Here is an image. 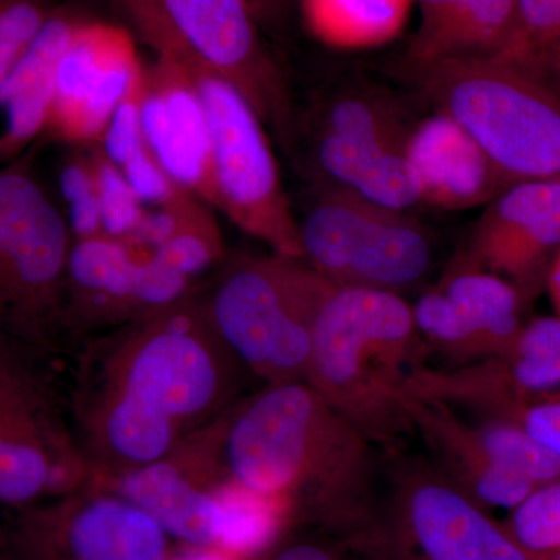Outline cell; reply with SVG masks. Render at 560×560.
I'll list each match as a JSON object with an SVG mask.
<instances>
[{"label":"cell","instance_id":"1","mask_svg":"<svg viewBox=\"0 0 560 560\" xmlns=\"http://www.w3.org/2000/svg\"><path fill=\"white\" fill-rule=\"evenodd\" d=\"M77 349L69 411L92 481L167 458L237 401L246 372L197 294Z\"/></svg>","mask_w":560,"mask_h":560},{"label":"cell","instance_id":"2","mask_svg":"<svg viewBox=\"0 0 560 560\" xmlns=\"http://www.w3.org/2000/svg\"><path fill=\"white\" fill-rule=\"evenodd\" d=\"M200 441L220 480L285 499L375 558H404L377 445L307 383L265 385L205 427Z\"/></svg>","mask_w":560,"mask_h":560},{"label":"cell","instance_id":"3","mask_svg":"<svg viewBox=\"0 0 560 560\" xmlns=\"http://www.w3.org/2000/svg\"><path fill=\"white\" fill-rule=\"evenodd\" d=\"M425 341L401 294L335 287L316 324L305 383L383 451L416 436L405 382Z\"/></svg>","mask_w":560,"mask_h":560},{"label":"cell","instance_id":"4","mask_svg":"<svg viewBox=\"0 0 560 560\" xmlns=\"http://www.w3.org/2000/svg\"><path fill=\"white\" fill-rule=\"evenodd\" d=\"M330 280L293 257L245 256L200 298L212 329L265 385L304 382Z\"/></svg>","mask_w":560,"mask_h":560},{"label":"cell","instance_id":"5","mask_svg":"<svg viewBox=\"0 0 560 560\" xmlns=\"http://www.w3.org/2000/svg\"><path fill=\"white\" fill-rule=\"evenodd\" d=\"M442 113L477 142L506 187L560 179V95L501 57L419 68Z\"/></svg>","mask_w":560,"mask_h":560},{"label":"cell","instance_id":"6","mask_svg":"<svg viewBox=\"0 0 560 560\" xmlns=\"http://www.w3.org/2000/svg\"><path fill=\"white\" fill-rule=\"evenodd\" d=\"M55 361L0 335V506H31L91 486Z\"/></svg>","mask_w":560,"mask_h":560},{"label":"cell","instance_id":"7","mask_svg":"<svg viewBox=\"0 0 560 560\" xmlns=\"http://www.w3.org/2000/svg\"><path fill=\"white\" fill-rule=\"evenodd\" d=\"M72 234L24 164L0 171V335L47 355L69 348L66 270Z\"/></svg>","mask_w":560,"mask_h":560},{"label":"cell","instance_id":"8","mask_svg":"<svg viewBox=\"0 0 560 560\" xmlns=\"http://www.w3.org/2000/svg\"><path fill=\"white\" fill-rule=\"evenodd\" d=\"M178 60L189 70L208 114L213 206L272 253L304 260L300 221L287 200L259 114L230 81Z\"/></svg>","mask_w":560,"mask_h":560},{"label":"cell","instance_id":"9","mask_svg":"<svg viewBox=\"0 0 560 560\" xmlns=\"http://www.w3.org/2000/svg\"><path fill=\"white\" fill-rule=\"evenodd\" d=\"M154 50L230 81L261 121L289 114L282 73L261 44L248 0H119Z\"/></svg>","mask_w":560,"mask_h":560},{"label":"cell","instance_id":"10","mask_svg":"<svg viewBox=\"0 0 560 560\" xmlns=\"http://www.w3.org/2000/svg\"><path fill=\"white\" fill-rule=\"evenodd\" d=\"M304 260L337 287L400 294L425 278L431 246L407 212L329 187L300 223Z\"/></svg>","mask_w":560,"mask_h":560},{"label":"cell","instance_id":"11","mask_svg":"<svg viewBox=\"0 0 560 560\" xmlns=\"http://www.w3.org/2000/svg\"><path fill=\"white\" fill-rule=\"evenodd\" d=\"M195 280L128 241H72L65 283L69 345L175 307L195 296Z\"/></svg>","mask_w":560,"mask_h":560},{"label":"cell","instance_id":"12","mask_svg":"<svg viewBox=\"0 0 560 560\" xmlns=\"http://www.w3.org/2000/svg\"><path fill=\"white\" fill-rule=\"evenodd\" d=\"M388 467L390 510L405 552L422 560H534L503 523L431 463L394 459Z\"/></svg>","mask_w":560,"mask_h":560},{"label":"cell","instance_id":"13","mask_svg":"<svg viewBox=\"0 0 560 560\" xmlns=\"http://www.w3.org/2000/svg\"><path fill=\"white\" fill-rule=\"evenodd\" d=\"M405 390L481 418L560 397V318L526 320L510 348L452 370L416 368Z\"/></svg>","mask_w":560,"mask_h":560},{"label":"cell","instance_id":"14","mask_svg":"<svg viewBox=\"0 0 560 560\" xmlns=\"http://www.w3.org/2000/svg\"><path fill=\"white\" fill-rule=\"evenodd\" d=\"M560 249V179L512 184L488 202L453 267L508 280L530 304Z\"/></svg>","mask_w":560,"mask_h":560},{"label":"cell","instance_id":"15","mask_svg":"<svg viewBox=\"0 0 560 560\" xmlns=\"http://www.w3.org/2000/svg\"><path fill=\"white\" fill-rule=\"evenodd\" d=\"M143 75L130 32L80 20L58 62L46 130L70 143L98 142L114 110Z\"/></svg>","mask_w":560,"mask_h":560},{"label":"cell","instance_id":"16","mask_svg":"<svg viewBox=\"0 0 560 560\" xmlns=\"http://www.w3.org/2000/svg\"><path fill=\"white\" fill-rule=\"evenodd\" d=\"M143 77L140 124L143 140L168 178L215 205L208 114L186 66L168 51Z\"/></svg>","mask_w":560,"mask_h":560},{"label":"cell","instance_id":"17","mask_svg":"<svg viewBox=\"0 0 560 560\" xmlns=\"http://www.w3.org/2000/svg\"><path fill=\"white\" fill-rule=\"evenodd\" d=\"M436 287L444 294L438 345L455 364L503 352L526 324L523 316L528 304L521 291L499 276L451 265Z\"/></svg>","mask_w":560,"mask_h":560},{"label":"cell","instance_id":"18","mask_svg":"<svg viewBox=\"0 0 560 560\" xmlns=\"http://www.w3.org/2000/svg\"><path fill=\"white\" fill-rule=\"evenodd\" d=\"M200 456L183 442L167 458L140 469L91 482L151 515L165 533L197 547L215 545L220 504L215 486Z\"/></svg>","mask_w":560,"mask_h":560},{"label":"cell","instance_id":"19","mask_svg":"<svg viewBox=\"0 0 560 560\" xmlns=\"http://www.w3.org/2000/svg\"><path fill=\"white\" fill-rule=\"evenodd\" d=\"M404 405L416 436L427 445L430 463L486 510L512 511L537 488L490 458L471 420L460 418L458 411L440 401L420 399L407 390Z\"/></svg>","mask_w":560,"mask_h":560},{"label":"cell","instance_id":"20","mask_svg":"<svg viewBox=\"0 0 560 560\" xmlns=\"http://www.w3.org/2000/svg\"><path fill=\"white\" fill-rule=\"evenodd\" d=\"M422 201L463 210L488 205L506 184L469 132L440 113L412 125L405 145Z\"/></svg>","mask_w":560,"mask_h":560},{"label":"cell","instance_id":"21","mask_svg":"<svg viewBox=\"0 0 560 560\" xmlns=\"http://www.w3.org/2000/svg\"><path fill=\"white\" fill-rule=\"evenodd\" d=\"M79 21L68 11L55 10L0 81V161L18 156L46 131L58 62Z\"/></svg>","mask_w":560,"mask_h":560},{"label":"cell","instance_id":"22","mask_svg":"<svg viewBox=\"0 0 560 560\" xmlns=\"http://www.w3.org/2000/svg\"><path fill=\"white\" fill-rule=\"evenodd\" d=\"M79 499L51 521L73 560H168L164 528L131 501L109 490Z\"/></svg>","mask_w":560,"mask_h":560},{"label":"cell","instance_id":"23","mask_svg":"<svg viewBox=\"0 0 560 560\" xmlns=\"http://www.w3.org/2000/svg\"><path fill=\"white\" fill-rule=\"evenodd\" d=\"M419 27L411 40L418 68L497 57L514 35L515 0H415Z\"/></svg>","mask_w":560,"mask_h":560},{"label":"cell","instance_id":"24","mask_svg":"<svg viewBox=\"0 0 560 560\" xmlns=\"http://www.w3.org/2000/svg\"><path fill=\"white\" fill-rule=\"evenodd\" d=\"M415 0H302L308 31L335 49H370L396 38Z\"/></svg>","mask_w":560,"mask_h":560},{"label":"cell","instance_id":"25","mask_svg":"<svg viewBox=\"0 0 560 560\" xmlns=\"http://www.w3.org/2000/svg\"><path fill=\"white\" fill-rule=\"evenodd\" d=\"M220 504L215 545L231 558H243L270 547L289 521L293 508L285 499L264 495L237 482L215 486Z\"/></svg>","mask_w":560,"mask_h":560},{"label":"cell","instance_id":"26","mask_svg":"<svg viewBox=\"0 0 560 560\" xmlns=\"http://www.w3.org/2000/svg\"><path fill=\"white\" fill-rule=\"evenodd\" d=\"M411 128L393 102L368 92L338 95L320 110V132L377 149L407 145Z\"/></svg>","mask_w":560,"mask_h":560},{"label":"cell","instance_id":"27","mask_svg":"<svg viewBox=\"0 0 560 560\" xmlns=\"http://www.w3.org/2000/svg\"><path fill=\"white\" fill-rule=\"evenodd\" d=\"M474 429L490 458L503 469L521 475L536 486L559 480L560 458L528 431L510 420L481 418Z\"/></svg>","mask_w":560,"mask_h":560},{"label":"cell","instance_id":"28","mask_svg":"<svg viewBox=\"0 0 560 560\" xmlns=\"http://www.w3.org/2000/svg\"><path fill=\"white\" fill-rule=\"evenodd\" d=\"M512 539L534 560L560 555V478L537 486L503 523Z\"/></svg>","mask_w":560,"mask_h":560},{"label":"cell","instance_id":"29","mask_svg":"<svg viewBox=\"0 0 560 560\" xmlns=\"http://www.w3.org/2000/svg\"><path fill=\"white\" fill-rule=\"evenodd\" d=\"M560 44V0H515L514 35L504 58L533 75Z\"/></svg>","mask_w":560,"mask_h":560},{"label":"cell","instance_id":"30","mask_svg":"<svg viewBox=\"0 0 560 560\" xmlns=\"http://www.w3.org/2000/svg\"><path fill=\"white\" fill-rule=\"evenodd\" d=\"M151 254L172 270L197 280L223 260V237L212 213L202 206L171 241Z\"/></svg>","mask_w":560,"mask_h":560},{"label":"cell","instance_id":"31","mask_svg":"<svg viewBox=\"0 0 560 560\" xmlns=\"http://www.w3.org/2000/svg\"><path fill=\"white\" fill-rule=\"evenodd\" d=\"M91 156L101 201L103 235L128 241L138 230L145 208L116 164L98 149L92 151Z\"/></svg>","mask_w":560,"mask_h":560},{"label":"cell","instance_id":"32","mask_svg":"<svg viewBox=\"0 0 560 560\" xmlns=\"http://www.w3.org/2000/svg\"><path fill=\"white\" fill-rule=\"evenodd\" d=\"M61 195L68 206L72 241L103 235L101 201L95 183L92 156H73L65 162L60 173Z\"/></svg>","mask_w":560,"mask_h":560},{"label":"cell","instance_id":"33","mask_svg":"<svg viewBox=\"0 0 560 560\" xmlns=\"http://www.w3.org/2000/svg\"><path fill=\"white\" fill-rule=\"evenodd\" d=\"M50 0H0V81L49 21Z\"/></svg>","mask_w":560,"mask_h":560},{"label":"cell","instance_id":"34","mask_svg":"<svg viewBox=\"0 0 560 560\" xmlns=\"http://www.w3.org/2000/svg\"><path fill=\"white\" fill-rule=\"evenodd\" d=\"M145 77V75H143ZM143 79L127 95L113 116L98 140V150L117 167L121 168L128 160L145 143L142 124H140V102H142Z\"/></svg>","mask_w":560,"mask_h":560},{"label":"cell","instance_id":"35","mask_svg":"<svg viewBox=\"0 0 560 560\" xmlns=\"http://www.w3.org/2000/svg\"><path fill=\"white\" fill-rule=\"evenodd\" d=\"M120 171L145 209L167 205L187 191L168 178L145 143L132 154Z\"/></svg>","mask_w":560,"mask_h":560},{"label":"cell","instance_id":"36","mask_svg":"<svg viewBox=\"0 0 560 560\" xmlns=\"http://www.w3.org/2000/svg\"><path fill=\"white\" fill-rule=\"evenodd\" d=\"M497 419L517 423L560 458V397L515 408Z\"/></svg>","mask_w":560,"mask_h":560},{"label":"cell","instance_id":"37","mask_svg":"<svg viewBox=\"0 0 560 560\" xmlns=\"http://www.w3.org/2000/svg\"><path fill=\"white\" fill-rule=\"evenodd\" d=\"M275 560H338L327 551L326 548L318 547V545L300 544L293 547L285 548L282 552L276 556Z\"/></svg>","mask_w":560,"mask_h":560},{"label":"cell","instance_id":"38","mask_svg":"<svg viewBox=\"0 0 560 560\" xmlns=\"http://www.w3.org/2000/svg\"><path fill=\"white\" fill-rule=\"evenodd\" d=\"M250 11L259 22H272L285 11L289 0H248Z\"/></svg>","mask_w":560,"mask_h":560},{"label":"cell","instance_id":"39","mask_svg":"<svg viewBox=\"0 0 560 560\" xmlns=\"http://www.w3.org/2000/svg\"><path fill=\"white\" fill-rule=\"evenodd\" d=\"M545 290H548V293H550L552 307H555L556 313H558V318H560V249L551 261Z\"/></svg>","mask_w":560,"mask_h":560},{"label":"cell","instance_id":"40","mask_svg":"<svg viewBox=\"0 0 560 560\" xmlns=\"http://www.w3.org/2000/svg\"><path fill=\"white\" fill-rule=\"evenodd\" d=\"M176 560H232V558L230 555H226V552L220 550H198L187 552V555H184L183 558Z\"/></svg>","mask_w":560,"mask_h":560},{"label":"cell","instance_id":"41","mask_svg":"<svg viewBox=\"0 0 560 560\" xmlns=\"http://www.w3.org/2000/svg\"><path fill=\"white\" fill-rule=\"evenodd\" d=\"M552 560H560V555L558 556V558H555V559H552Z\"/></svg>","mask_w":560,"mask_h":560},{"label":"cell","instance_id":"42","mask_svg":"<svg viewBox=\"0 0 560 560\" xmlns=\"http://www.w3.org/2000/svg\"><path fill=\"white\" fill-rule=\"evenodd\" d=\"M558 94L560 95V91L558 92Z\"/></svg>","mask_w":560,"mask_h":560}]
</instances>
